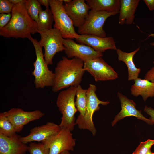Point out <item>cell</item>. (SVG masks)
Segmentation results:
<instances>
[{"mask_svg":"<svg viewBox=\"0 0 154 154\" xmlns=\"http://www.w3.org/2000/svg\"><path fill=\"white\" fill-rule=\"evenodd\" d=\"M84 65V62L79 59L62 56L54 69L52 91L56 92L65 88L79 85L85 71Z\"/></svg>","mask_w":154,"mask_h":154,"instance_id":"6da1fadb","label":"cell"},{"mask_svg":"<svg viewBox=\"0 0 154 154\" xmlns=\"http://www.w3.org/2000/svg\"><path fill=\"white\" fill-rule=\"evenodd\" d=\"M25 3L14 5L8 24L0 29V35L6 38H27L37 33V23L27 12Z\"/></svg>","mask_w":154,"mask_h":154,"instance_id":"7a4b0ae2","label":"cell"},{"mask_svg":"<svg viewBox=\"0 0 154 154\" xmlns=\"http://www.w3.org/2000/svg\"><path fill=\"white\" fill-rule=\"evenodd\" d=\"M77 86H72L61 91L59 93L56 104L62 114L59 125L61 128H65L71 131L76 125L75 115L78 111L76 107L75 98Z\"/></svg>","mask_w":154,"mask_h":154,"instance_id":"3957f363","label":"cell"},{"mask_svg":"<svg viewBox=\"0 0 154 154\" xmlns=\"http://www.w3.org/2000/svg\"><path fill=\"white\" fill-rule=\"evenodd\" d=\"M32 43L35 51L36 59L33 63L34 69L32 75L34 76V84L37 89L42 88L45 87H52L54 74L48 68L44 59L42 47L36 38L31 36L29 38Z\"/></svg>","mask_w":154,"mask_h":154,"instance_id":"277c9868","label":"cell"},{"mask_svg":"<svg viewBox=\"0 0 154 154\" xmlns=\"http://www.w3.org/2000/svg\"><path fill=\"white\" fill-rule=\"evenodd\" d=\"M87 90L85 114L84 116L79 115L76 120V123L79 128L89 131L94 136L96 130L93 121V114L99 109V105H106L109 104V102L102 101L98 99L96 93V87L95 85L90 84Z\"/></svg>","mask_w":154,"mask_h":154,"instance_id":"5b68a950","label":"cell"},{"mask_svg":"<svg viewBox=\"0 0 154 154\" xmlns=\"http://www.w3.org/2000/svg\"><path fill=\"white\" fill-rule=\"evenodd\" d=\"M63 2L62 0H50V7L54 21V28L60 31L64 38L76 39L79 34L65 10Z\"/></svg>","mask_w":154,"mask_h":154,"instance_id":"8992f818","label":"cell"},{"mask_svg":"<svg viewBox=\"0 0 154 154\" xmlns=\"http://www.w3.org/2000/svg\"><path fill=\"white\" fill-rule=\"evenodd\" d=\"M40 35L39 44L44 48V59L48 65L53 64L52 60L57 53L64 51L63 38L60 31L54 28L44 31H37Z\"/></svg>","mask_w":154,"mask_h":154,"instance_id":"52a82bcc","label":"cell"},{"mask_svg":"<svg viewBox=\"0 0 154 154\" xmlns=\"http://www.w3.org/2000/svg\"><path fill=\"white\" fill-rule=\"evenodd\" d=\"M117 13L90 9L85 22L81 27L78 29V32L79 35L106 37V33L103 29L104 23L108 17Z\"/></svg>","mask_w":154,"mask_h":154,"instance_id":"ba28073f","label":"cell"},{"mask_svg":"<svg viewBox=\"0 0 154 154\" xmlns=\"http://www.w3.org/2000/svg\"><path fill=\"white\" fill-rule=\"evenodd\" d=\"M71 131L61 128L56 133L41 142L49 149V154H60L66 151H72L76 145V140Z\"/></svg>","mask_w":154,"mask_h":154,"instance_id":"9c48e42d","label":"cell"},{"mask_svg":"<svg viewBox=\"0 0 154 154\" xmlns=\"http://www.w3.org/2000/svg\"><path fill=\"white\" fill-rule=\"evenodd\" d=\"M84 68L93 76L96 81L114 80L118 77L117 72L102 57L84 62Z\"/></svg>","mask_w":154,"mask_h":154,"instance_id":"30bf717a","label":"cell"},{"mask_svg":"<svg viewBox=\"0 0 154 154\" xmlns=\"http://www.w3.org/2000/svg\"><path fill=\"white\" fill-rule=\"evenodd\" d=\"M63 43L64 52L69 58H78L84 62L103 56L90 46L76 43L72 39L63 38Z\"/></svg>","mask_w":154,"mask_h":154,"instance_id":"8fae6325","label":"cell"},{"mask_svg":"<svg viewBox=\"0 0 154 154\" xmlns=\"http://www.w3.org/2000/svg\"><path fill=\"white\" fill-rule=\"evenodd\" d=\"M3 112L13 126L16 133L20 132L29 122L38 119L45 115L39 110L25 111L19 108H12Z\"/></svg>","mask_w":154,"mask_h":154,"instance_id":"7c38bea8","label":"cell"},{"mask_svg":"<svg viewBox=\"0 0 154 154\" xmlns=\"http://www.w3.org/2000/svg\"><path fill=\"white\" fill-rule=\"evenodd\" d=\"M65 10L73 22L74 26L78 28L84 24L90 8L84 0H73L64 5Z\"/></svg>","mask_w":154,"mask_h":154,"instance_id":"4fadbf2b","label":"cell"},{"mask_svg":"<svg viewBox=\"0 0 154 154\" xmlns=\"http://www.w3.org/2000/svg\"><path fill=\"white\" fill-rule=\"evenodd\" d=\"M75 39L78 43L90 46L102 53L107 50L117 49L114 38L110 36L102 37L93 35H79Z\"/></svg>","mask_w":154,"mask_h":154,"instance_id":"5bb4252c","label":"cell"},{"mask_svg":"<svg viewBox=\"0 0 154 154\" xmlns=\"http://www.w3.org/2000/svg\"><path fill=\"white\" fill-rule=\"evenodd\" d=\"M117 96L120 101L121 109L112 122V126H114L119 120L126 117L130 116H135L139 119L145 121L150 125L154 124L153 122L143 115L141 110L137 109L136 104L133 100L128 99L119 92H118Z\"/></svg>","mask_w":154,"mask_h":154,"instance_id":"9a60e30c","label":"cell"},{"mask_svg":"<svg viewBox=\"0 0 154 154\" xmlns=\"http://www.w3.org/2000/svg\"><path fill=\"white\" fill-rule=\"evenodd\" d=\"M61 128L59 125L48 122L44 125L32 128L28 135L21 137V139L26 144L35 141L42 142L58 132Z\"/></svg>","mask_w":154,"mask_h":154,"instance_id":"2e32d148","label":"cell"},{"mask_svg":"<svg viewBox=\"0 0 154 154\" xmlns=\"http://www.w3.org/2000/svg\"><path fill=\"white\" fill-rule=\"evenodd\" d=\"M16 133L8 137L0 133V154H25L28 146L23 143Z\"/></svg>","mask_w":154,"mask_h":154,"instance_id":"e0dca14e","label":"cell"},{"mask_svg":"<svg viewBox=\"0 0 154 154\" xmlns=\"http://www.w3.org/2000/svg\"><path fill=\"white\" fill-rule=\"evenodd\" d=\"M139 0H121L119 13V23L131 25L133 23L135 14L139 5Z\"/></svg>","mask_w":154,"mask_h":154,"instance_id":"ac0fdd59","label":"cell"},{"mask_svg":"<svg viewBox=\"0 0 154 154\" xmlns=\"http://www.w3.org/2000/svg\"><path fill=\"white\" fill-rule=\"evenodd\" d=\"M134 81V83L131 88L133 96L137 97L141 95L144 101L149 97L154 96V83L138 77Z\"/></svg>","mask_w":154,"mask_h":154,"instance_id":"d6986e66","label":"cell"},{"mask_svg":"<svg viewBox=\"0 0 154 154\" xmlns=\"http://www.w3.org/2000/svg\"><path fill=\"white\" fill-rule=\"evenodd\" d=\"M140 47L130 52H126L118 48L116 50L119 61L123 62L126 65L128 70V80H135L138 78L141 71L140 68H137L133 61V57L140 50Z\"/></svg>","mask_w":154,"mask_h":154,"instance_id":"ffe728a7","label":"cell"},{"mask_svg":"<svg viewBox=\"0 0 154 154\" xmlns=\"http://www.w3.org/2000/svg\"><path fill=\"white\" fill-rule=\"evenodd\" d=\"M85 1L90 9L117 13L120 9L119 0H86Z\"/></svg>","mask_w":154,"mask_h":154,"instance_id":"44dd1931","label":"cell"},{"mask_svg":"<svg viewBox=\"0 0 154 154\" xmlns=\"http://www.w3.org/2000/svg\"><path fill=\"white\" fill-rule=\"evenodd\" d=\"M54 21L53 15L50 9H42L39 13L37 22L38 31H44L52 28Z\"/></svg>","mask_w":154,"mask_h":154,"instance_id":"7402d4cb","label":"cell"},{"mask_svg":"<svg viewBox=\"0 0 154 154\" xmlns=\"http://www.w3.org/2000/svg\"><path fill=\"white\" fill-rule=\"evenodd\" d=\"M87 89H84L79 85L77 86L76 98L75 104L80 115L84 116L85 114L87 105Z\"/></svg>","mask_w":154,"mask_h":154,"instance_id":"603a6c76","label":"cell"},{"mask_svg":"<svg viewBox=\"0 0 154 154\" xmlns=\"http://www.w3.org/2000/svg\"><path fill=\"white\" fill-rule=\"evenodd\" d=\"M14 127L3 112L0 113V133L8 137L16 133Z\"/></svg>","mask_w":154,"mask_h":154,"instance_id":"cb8c5ba5","label":"cell"},{"mask_svg":"<svg viewBox=\"0 0 154 154\" xmlns=\"http://www.w3.org/2000/svg\"><path fill=\"white\" fill-rule=\"evenodd\" d=\"M25 4L27 13L31 18L37 23L40 12L42 9L38 0H26Z\"/></svg>","mask_w":154,"mask_h":154,"instance_id":"d4e9b609","label":"cell"},{"mask_svg":"<svg viewBox=\"0 0 154 154\" xmlns=\"http://www.w3.org/2000/svg\"><path fill=\"white\" fill-rule=\"evenodd\" d=\"M29 154H49V149L42 143L32 142L28 146Z\"/></svg>","mask_w":154,"mask_h":154,"instance_id":"484cf974","label":"cell"},{"mask_svg":"<svg viewBox=\"0 0 154 154\" xmlns=\"http://www.w3.org/2000/svg\"><path fill=\"white\" fill-rule=\"evenodd\" d=\"M154 145V140L148 139L141 142L132 154H145Z\"/></svg>","mask_w":154,"mask_h":154,"instance_id":"4316f807","label":"cell"},{"mask_svg":"<svg viewBox=\"0 0 154 154\" xmlns=\"http://www.w3.org/2000/svg\"><path fill=\"white\" fill-rule=\"evenodd\" d=\"M14 5L9 0H0V13H11Z\"/></svg>","mask_w":154,"mask_h":154,"instance_id":"83f0119b","label":"cell"},{"mask_svg":"<svg viewBox=\"0 0 154 154\" xmlns=\"http://www.w3.org/2000/svg\"><path fill=\"white\" fill-rule=\"evenodd\" d=\"M11 13H1L0 14V29L7 25L10 21Z\"/></svg>","mask_w":154,"mask_h":154,"instance_id":"f1b7e54d","label":"cell"},{"mask_svg":"<svg viewBox=\"0 0 154 154\" xmlns=\"http://www.w3.org/2000/svg\"><path fill=\"white\" fill-rule=\"evenodd\" d=\"M144 78L154 83V66L146 74Z\"/></svg>","mask_w":154,"mask_h":154,"instance_id":"f546056e","label":"cell"},{"mask_svg":"<svg viewBox=\"0 0 154 154\" xmlns=\"http://www.w3.org/2000/svg\"><path fill=\"white\" fill-rule=\"evenodd\" d=\"M143 111L150 116V117L149 119L154 123V109L146 106L145 107Z\"/></svg>","mask_w":154,"mask_h":154,"instance_id":"4dcf8cb0","label":"cell"},{"mask_svg":"<svg viewBox=\"0 0 154 154\" xmlns=\"http://www.w3.org/2000/svg\"><path fill=\"white\" fill-rule=\"evenodd\" d=\"M143 1L150 10H154V0H144Z\"/></svg>","mask_w":154,"mask_h":154,"instance_id":"1f68e13d","label":"cell"},{"mask_svg":"<svg viewBox=\"0 0 154 154\" xmlns=\"http://www.w3.org/2000/svg\"><path fill=\"white\" fill-rule=\"evenodd\" d=\"M41 5L44 6L47 9H48L50 6V0H38Z\"/></svg>","mask_w":154,"mask_h":154,"instance_id":"d6a6232c","label":"cell"},{"mask_svg":"<svg viewBox=\"0 0 154 154\" xmlns=\"http://www.w3.org/2000/svg\"><path fill=\"white\" fill-rule=\"evenodd\" d=\"M9 1L14 5L25 3L26 1V0H9Z\"/></svg>","mask_w":154,"mask_h":154,"instance_id":"836d02e7","label":"cell"},{"mask_svg":"<svg viewBox=\"0 0 154 154\" xmlns=\"http://www.w3.org/2000/svg\"><path fill=\"white\" fill-rule=\"evenodd\" d=\"M60 154H70L69 151H66L61 153Z\"/></svg>","mask_w":154,"mask_h":154,"instance_id":"e575fe53","label":"cell"},{"mask_svg":"<svg viewBox=\"0 0 154 154\" xmlns=\"http://www.w3.org/2000/svg\"><path fill=\"white\" fill-rule=\"evenodd\" d=\"M145 154H154V153L152 152L151 149H150Z\"/></svg>","mask_w":154,"mask_h":154,"instance_id":"d590c367","label":"cell"},{"mask_svg":"<svg viewBox=\"0 0 154 154\" xmlns=\"http://www.w3.org/2000/svg\"><path fill=\"white\" fill-rule=\"evenodd\" d=\"M71 0H63V2H64L65 3H69L70 2Z\"/></svg>","mask_w":154,"mask_h":154,"instance_id":"8d00e7d4","label":"cell"},{"mask_svg":"<svg viewBox=\"0 0 154 154\" xmlns=\"http://www.w3.org/2000/svg\"><path fill=\"white\" fill-rule=\"evenodd\" d=\"M154 37V33H151L149 35V36L148 37Z\"/></svg>","mask_w":154,"mask_h":154,"instance_id":"74e56055","label":"cell"},{"mask_svg":"<svg viewBox=\"0 0 154 154\" xmlns=\"http://www.w3.org/2000/svg\"><path fill=\"white\" fill-rule=\"evenodd\" d=\"M150 45L151 46H154V42H151L150 43ZM153 63L154 64V61L153 62Z\"/></svg>","mask_w":154,"mask_h":154,"instance_id":"f35d334b","label":"cell"}]
</instances>
